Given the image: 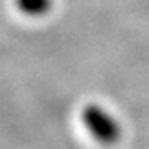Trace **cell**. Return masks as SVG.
<instances>
[{
    "label": "cell",
    "mask_w": 149,
    "mask_h": 149,
    "mask_svg": "<svg viewBox=\"0 0 149 149\" xmlns=\"http://www.w3.org/2000/svg\"><path fill=\"white\" fill-rule=\"evenodd\" d=\"M81 119L94 140L103 146H113L122 136V129L116 118L98 105L84 106L81 111Z\"/></svg>",
    "instance_id": "1"
},
{
    "label": "cell",
    "mask_w": 149,
    "mask_h": 149,
    "mask_svg": "<svg viewBox=\"0 0 149 149\" xmlns=\"http://www.w3.org/2000/svg\"><path fill=\"white\" fill-rule=\"evenodd\" d=\"M16 6L21 13L32 17L46 16L52 8V0H16Z\"/></svg>",
    "instance_id": "2"
}]
</instances>
